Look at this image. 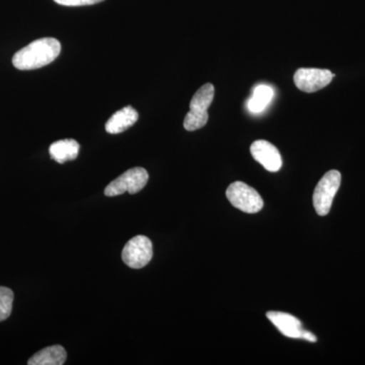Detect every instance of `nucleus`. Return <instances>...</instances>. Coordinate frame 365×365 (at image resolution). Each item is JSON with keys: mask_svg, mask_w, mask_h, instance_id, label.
<instances>
[{"mask_svg": "<svg viewBox=\"0 0 365 365\" xmlns=\"http://www.w3.org/2000/svg\"><path fill=\"white\" fill-rule=\"evenodd\" d=\"M61 52V44L55 38H42L30 43L14 54V66L20 71H33L52 63Z\"/></svg>", "mask_w": 365, "mask_h": 365, "instance_id": "nucleus-1", "label": "nucleus"}, {"mask_svg": "<svg viewBox=\"0 0 365 365\" xmlns=\"http://www.w3.org/2000/svg\"><path fill=\"white\" fill-rule=\"evenodd\" d=\"M215 98V86L206 83L196 91L190 103V111L184 120V128L187 131H195L207 124L208 108Z\"/></svg>", "mask_w": 365, "mask_h": 365, "instance_id": "nucleus-2", "label": "nucleus"}, {"mask_svg": "<svg viewBox=\"0 0 365 365\" xmlns=\"http://www.w3.org/2000/svg\"><path fill=\"white\" fill-rule=\"evenodd\" d=\"M340 185L341 174L335 170H329L319 180L313 196L314 207L319 216H325L330 212Z\"/></svg>", "mask_w": 365, "mask_h": 365, "instance_id": "nucleus-3", "label": "nucleus"}, {"mask_svg": "<svg viewBox=\"0 0 365 365\" xmlns=\"http://www.w3.org/2000/svg\"><path fill=\"white\" fill-rule=\"evenodd\" d=\"M227 197L234 207L250 215L259 212L264 206L260 194L244 182L230 184L227 190Z\"/></svg>", "mask_w": 365, "mask_h": 365, "instance_id": "nucleus-4", "label": "nucleus"}, {"mask_svg": "<svg viewBox=\"0 0 365 365\" xmlns=\"http://www.w3.org/2000/svg\"><path fill=\"white\" fill-rule=\"evenodd\" d=\"M148 181V170L143 168H133L126 170L121 176L110 182L105 189V195L115 197L122 195L125 192L136 194L146 186Z\"/></svg>", "mask_w": 365, "mask_h": 365, "instance_id": "nucleus-5", "label": "nucleus"}, {"mask_svg": "<svg viewBox=\"0 0 365 365\" xmlns=\"http://www.w3.org/2000/svg\"><path fill=\"white\" fill-rule=\"evenodd\" d=\"M153 256V242L144 235L132 237L125 245L122 259L128 267L141 269L150 263Z\"/></svg>", "mask_w": 365, "mask_h": 365, "instance_id": "nucleus-6", "label": "nucleus"}, {"mask_svg": "<svg viewBox=\"0 0 365 365\" xmlns=\"http://www.w3.org/2000/svg\"><path fill=\"white\" fill-rule=\"evenodd\" d=\"M334 74L328 69L299 68L294 73L297 88L304 93H314L326 88L333 81Z\"/></svg>", "mask_w": 365, "mask_h": 365, "instance_id": "nucleus-7", "label": "nucleus"}, {"mask_svg": "<svg viewBox=\"0 0 365 365\" xmlns=\"http://www.w3.org/2000/svg\"><path fill=\"white\" fill-rule=\"evenodd\" d=\"M251 153L259 163L269 172H278L282 167L279 150L266 140H256L251 145Z\"/></svg>", "mask_w": 365, "mask_h": 365, "instance_id": "nucleus-8", "label": "nucleus"}, {"mask_svg": "<svg viewBox=\"0 0 365 365\" xmlns=\"http://www.w3.org/2000/svg\"><path fill=\"white\" fill-rule=\"evenodd\" d=\"M267 318L282 335L288 338L302 339L306 330L302 328V322L292 314L281 313V312H268Z\"/></svg>", "mask_w": 365, "mask_h": 365, "instance_id": "nucleus-9", "label": "nucleus"}, {"mask_svg": "<svg viewBox=\"0 0 365 365\" xmlns=\"http://www.w3.org/2000/svg\"><path fill=\"white\" fill-rule=\"evenodd\" d=\"M138 120V113L131 106H127L113 114L106 123V131L110 134L122 133L130 128Z\"/></svg>", "mask_w": 365, "mask_h": 365, "instance_id": "nucleus-10", "label": "nucleus"}, {"mask_svg": "<svg viewBox=\"0 0 365 365\" xmlns=\"http://www.w3.org/2000/svg\"><path fill=\"white\" fill-rule=\"evenodd\" d=\"M67 357L66 349L60 345H53L40 350L29 359V365H62Z\"/></svg>", "mask_w": 365, "mask_h": 365, "instance_id": "nucleus-11", "label": "nucleus"}, {"mask_svg": "<svg viewBox=\"0 0 365 365\" xmlns=\"http://www.w3.org/2000/svg\"><path fill=\"white\" fill-rule=\"evenodd\" d=\"M50 155L55 162L64 163L78 158L79 144L74 139H63L52 143L49 148Z\"/></svg>", "mask_w": 365, "mask_h": 365, "instance_id": "nucleus-12", "label": "nucleus"}, {"mask_svg": "<svg viewBox=\"0 0 365 365\" xmlns=\"http://www.w3.org/2000/svg\"><path fill=\"white\" fill-rule=\"evenodd\" d=\"M274 96L272 88L269 86L260 85L255 88L253 97L249 101L250 111L260 113L265 110Z\"/></svg>", "mask_w": 365, "mask_h": 365, "instance_id": "nucleus-13", "label": "nucleus"}, {"mask_svg": "<svg viewBox=\"0 0 365 365\" xmlns=\"http://www.w3.org/2000/svg\"><path fill=\"white\" fill-rule=\"evenodd\" d=\"M14 292L9 288L0 287V322L6 321L13 311Z\"/></svg>", "mask_w": 365, "mask_h": 365, "instance_id": "nucleus-14", "label": "nucleus"}, {"mask_svg": "<svg viewBox=\"0 0 365 365\" xmlns=\"http://www.w3.org/2000/svg\"><path fill=\"white\" fill-rule=\"evenodd\" d=\"M56 4L64 6H93V4H100L104 0H54Z\"/></svg>", "mask_w": 365, "mask_h": 365, "instance_id": "nucleus-15", "label": "nucleus"}, {"mask_svg": "<svg viewBox=\"0 0 365 365\" xmlns=\"http://www.w3.org/2000/svg\"><path fill=\"white\" fill-rule=\"evenodd\" d=\"M302 339L309 341V342H317V340H318L313 333H311L307 330H304Z\"/></svg>", "mask_w": 365, "mask_h": 365, "instance_id": "nucleus-16", "label": "nucleus"}]
</instances>
